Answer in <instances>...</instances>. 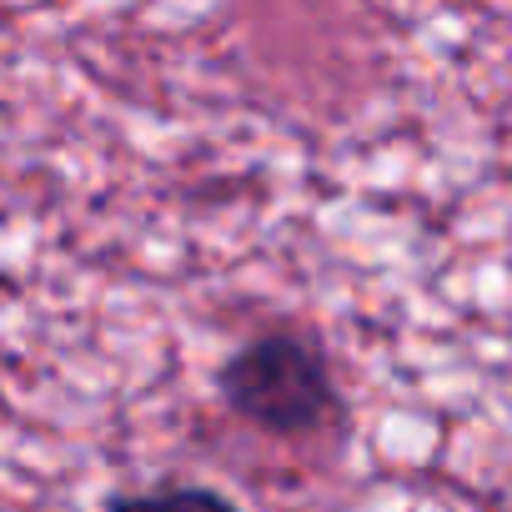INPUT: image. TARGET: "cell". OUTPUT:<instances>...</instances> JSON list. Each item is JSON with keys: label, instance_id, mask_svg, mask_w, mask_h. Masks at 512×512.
I'll return each instance as SVG.
<instances>
[{"label": "cell", "instance_id": "1", "mask_svg": "<svg viewBox=\"0 0 512 512\" xmlns=\"http://www.w3.org/2000/svg\"><path fill=\"white\" fill-rule=\"evenodd\" d=\"M226 402L267 432H312L332 412V377L312 342L272 332L246 342L221 367Z\"/></svg>", "mask_w": 512, "mask_h": 512}, {"label": "cell", "instance_id": "2", "mask_svg": "<svg viewBox=\"0 0 512 512\" xmlns=\"http://www.w3.org/2000/svg\"><path fill=\"white\" fill-rule=\"evenodd\" d=\"M106 512H241V507L211 487H161V492L111 497Z\"/></svg>", "mask_w": 512, "mask_h": 512}]
</instances>
